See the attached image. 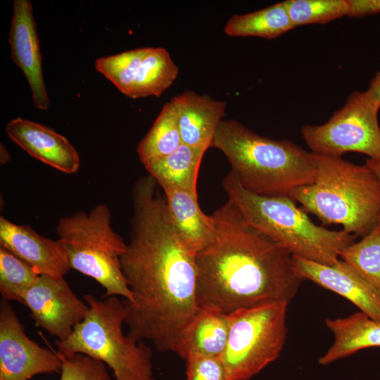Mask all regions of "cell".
<instances>
[{
    "label": "cell",
    "instance_id": "3",
    "mask_svg": "<svg viewBox=\"0 0 380 380\" xmlns=\"http://www.w3.org/2000/svg\"><path fill=\"white\" fill-rule=\"evenodd\" d=\"M211 147L225 155L241 185L258 195L289 196L315 180L311 152L290 140L260 136L234 120L220 122Z\"/></svg>",
    "mask_w": 380,
    "mask_h": 380
},
{
    "label": "cell",
    "instance_id": "12",
    "mask_svg": "<svg viewBox=\"0 0 380 380\" xmlns=\"http://www.w3.org/2000/svg\"><path fill=\"white\" fill-rule=\"evenodd\" d=\"M293 268L303 281L309 280L350 301L369 318L380 321V291L343 260L327 265L292 256Z\"/></svg>",
    "mask_w": 380,
    "mask_h": 380
},
{
    "label": "cell",
    "instance_id": "9",
    "mask_svg": "<svg viewBox=\"0 0 380 380\" xmlns=\"http://www.w3.org/2000/svg\"><path fill=\"white\" fill-rule=\"evenodd\" d=\"M96 70L131 99L159 96L179 73L177 65L163 47H143L100 57Z\"/></svg>",
    "mask_w": 380,
    "mask_h": 380
},
{
    "label": "cell",
    "instance_id": "20",
    "mask_svg": "<svg viewBox=\"0 0 380 380\" xmlns=\"http://www.w3.org/2000/svg\"><path fill=\"white\" fill-rule=\"evenodd\" d=\"M206 150L182 144L172 153L144 167L163 189L176 188L197 193V177Z\"/></svg>",
    "mask_w": 380,
    "mask_h": 380
},
{
    "label": "cell",
    "instance_id": "28",
    "mask_svg": "<svg viewBox=\"0 0 380 380\" xmlns=\"http://www.w3.org/2000/svg\"><path fill=\"white\" fill-rule=\"evenodd\" d=\"M348 16L360 18L380 13V0H348Z\"/></svg>",
    "mask_w": 380,
    "mask_h": 380
},
{
    "label": "cell",
    "instance_id": "5",
    "mask_svg": "<svg viewBox=\"0 0 380 380\" xmlns=\"http://www.w3.org/2000/svg\"><path fill=\"white\" fill-rule=\"evenodd\" d=\"M222 186L246 221L292 256L333 265L357 236L315 224L289 196H261L246 189L231 171Z\"/></svg>",
    "mask_w": 380,
    "mask_h": 380
},
{
    "label": "cell",
    "instance_id": "13",
    "mask_svg": "<svg viewBox=\"0 0 380 380\" xmlns=\"http://www.w3.org/2000/svg\"><path fill=\"white\" fill-rule=\"evenodd\" d=\"M13 61L23 71L30 85L35 106L42 110L49 107L44 83L39 40L28 0H15L8 35Z\"/></svg>",
    "mask_w": 380,
    "mask_h": 380
},
{
    "label": "cell",
    "instance_id": "2",
    "mask_svg": "<svg viewBox=\"0 0 380 380\" xmlns=\"http://www.w3.org/2000/svg\"><path fill=\"white\" fill-rule=\"evenodd\" d=\"M215 238L196 255L198 307L226 315L296 296L302 279L292 255L250 225L228 201L212 215Z\"/></svg>",
    "mask_w": 380,
    "mask_h": 380
},
{
    "label": "cell",
    "instance_id": "1",
    "mask_svg": "<svg viewBox=\"0 0 380 380\" xmlns=\"http://www.w3.org/2000/svg\"><path fill=\"white\" fill-rule=\"evenodd\" d=\"M132 300H123L127 336L150 341L177 355L185 332L200 308L196 255L165 217L137 224L120 258Z\"/></svg>",
    "mask_w": 380,
    "mask_h": 380
},
{
    "label": "cell",
    "instance_id": "23",
    "mask_svg": "<svg viewBox=\"0 0 380 380\" xmlns=\"http://www.w3.org/2000/svg\"><path fill=\"white\" fill-rule=\"evenodd\" d=\"M340 258L380 291V224L346 248Z\"/></svg>",
    "mask_w": 380,
    "mask_h": 380
},
{
    "label": "cell",
    "instance_id": "29",
    "mask_svg": "<svg viewBox=\"0 0 380 380\" xmlns=\"http://www.w3.org/2000/svg\"><path fill=\"white\" fill-rule=\"evenodd\" d=\"M366 91L380 106V70L371 81L369 88Z\"/></svg>",
    "mask_w": 380,
    "mask_h": 380
},
{
    "label": "cell",
    "instance_id": "15",
    "mask_svg": "<svg viewBox=\"0 0 380 380\" xmlns=\"http://www.w3.org/2000/svg\"><path fill=\"white\" fill-rule=\"evenodd\" d=\"M6 131L9 138L31 156L66 174L80 167L78 152L63 135L40 123L16 118Z\"/></svg>",
    "mask_w": 380,
    "mask_h": 380
},
{
    "label": "cell",
    "instance_id": "10",
    "mask_svg": "<svg viewBox=\"0 0 380 380\" xmlns=\"http://www.w3.org/2000/svg\"><path fill=\"white\" fill-rule=\"evenodd\" d=\"M57 353L41 347L25 333L8 301L0 303V380H28L40 374L58 373Z\"/></svg>",
    "mask_w": 380,
    "mask_h": 380
},
{
    "label": "cell",
    "instance_id": "26",
    "mask_svg": "<svg viewBox=\"0 0 380 380\" xmlns=\"http://www.w3.org/2000/svg\"><path fill=\"white\" fill-rule=\"evenodd\" d=\"M57 353L62 362L60 380H111L101 360L83 354L66 357Z\"/></svg>",
    "mask_w": 380,
    "mask_h": 380
},
{
    "label": "cell",
    "instance_id": "27",
    "mask_svg": "<svg viewBox=\"0 0 380 380\" xmlns=\"http://www.w3.org/2000/svg\"><path fill=\"white\" fill-rule=\"evenodd\" d=\"M185 361L186 380H229L220 357L193 355Z\"/></svg>",
    "mask_w": 380,
    "mask_h": 380
},
{
    "label": "cell",
    "instance_id": "6",
    "mask_svg": "<svg viewBox=\"0 0 380 380\" xmlns=\"http://www.w3.org/2000/svg\"><path fill=\"white\" fill-rule=\"evenodd\" d=\"M84 299L89 305L86 317L66 339L56 341L57 352L66 357L83 354L101 360L115 380H156L150 347L123 333L124 301L118 296L99 300L92 294Z\"/></svg>",
    "mask_w": 380,
    "mask_h": 380
},
{
    "label": "cell",
    "instance_id": "4",
    "mask_svg": "<svg viewBox=\"0 0 380 380\" xmlns=\"http://www.w3.org/2000/svg\"><path fill=\"white\" fill-rule=\"evenodd\" d=\"M315 182L291 191L289 196L322 226L340 224L362 238L380 221V181L365 164L356 165L338 156L312 153Z\"/></svg>",
    "mask_w": 380,
    "mask_h": 380
},
{
    "label": "cell",
    "instance_id": "11",
    "mask_svg": "<svg viewBox=\"0 0 380 380\" xmlns=\"http://www.w3.org/2000/svg\"><path fill=\"white\" fill-rule=\"evenodd\" d=\"M22 303L36 324L59 341L72 334L89 310L88 304L75 294L63 277L39 275L24 294Z\"/></svg>",
    "mask_w": 380,
    "mask_h": 380
},
{
    "label": "cell",
    "instance_id": "18",
    "mask_svg": "<svg viewBox=\"0 0 380 380\" xmlns=\"http://www.w3.org/2000/svg\"><path fill=\"white\" fill-rule=\"evenodd\" d=\"M332 331L334 343L319 359V364L327 365L356 352L372 347H380V321L357 312L342 318L325 319Z\"/></svg>",
    "mask_w": 380,
    "mask_h": 380
},
{
    "label": "cell",
    "instance_id": "7",
    "mask_svg": "<svg viewBox=\"0 0 380 380\" xmlns=\"http://www.w3.org/2000/svg\"><path fill=\"white\" fill-rule=\"evenodd\" d=\"M288 305L268 302L228 315V341L220 357L229 380H248L279 357L287 335Z\"/></svg>",
    "mask_w": 380,
    "mask_h": 380
},
{
    "label": "cell",
    "instance_id": "14",
    "mask_svg": "<svg viewBox=\"0 0 380 380\" xmlns=\"http://www.w3.org/2000/svg\"><path fill=\"white\" fill-rule=\"evenodd\" d=\"M0 246L34 268L40 275L61 277L70 270L63 243L0 217Z\"/></svg>",
    "mask_w": 380,
    "mask_h": 380
},
{
    "label": "cell",
    "instance_id": "31",
    "mask_svg": "<svg viewBox=\"0 0 380 380\" xmlns=\"http://www.w3.org/2000/svg\"><path fill=\"white\" fill-rule=\"evenodd\" d=\"M9 153L4 146L1 144V163H5L9 160Z\"/></svg>",
    "mask_w": 380,
    "mask_h": 380
},
{
    "label": "cell",
    "instance_id": "22",
    "mask_svg": "<svg viewBox=\"0 0 380 380\" xmlns=\"http://www.w3.org/2000/svg\"><path fill=\"white\" fill-rule=\"evenodd\" d=\"M182 144L177 113L170 101L163 106L151 128L139 143L137 153L145 166L172 153Z\"/></svg>",
    "mask_w": 380,
    "mask_h": 380
},
{
    "label": "cell",
    "instance_id": "16",
    "mask_svg": "<svg viewBox=\"0 0 380 380\" xmlns=\"http://www.w3.org/2000/svg\"><path fill=\"white\" fill-rule=\"evenodd\" d=\"M170 101L177 113L182 144L207 151L225 115L226 102L190 90Z\"/></svg>",
    "mask_w": 380,
    "mask_h": 380
},
{
    "label": "cell",
    "instance_id": "17",
    "mask_svg": "<svg viewBox=\"0 0 380 380\" xmlns=\"http://www.w3.org/2000/svg\"><path fill=\"white\" fill-rule=\"evenodd\" d=\"M170 222L178 236L193 253L208 246L215 238V223L198 203L197 193L176 189H163Z\"/></svg>",
    "mask_w": 380,
    "mask_h": 380
},
{
    "label": "cell",
    "instance_id": "19",
    "mask_svg": "<svg viewBox=\"0 0 380 380\" xmlns=\"http://www.w3.org/2000/svg\"><path fill=\"white\" fill-rule=\"evenodd\" d=\"M229 316L213 308H201L189 324L178 355L221 357L228 341Z\"/></svg>",
    "mask_w": 380,
    "mask_h": 380
},
{
    "label": "cell",
    "instance_id": "8",
    "mask_svg": "<svg viewBox=\"0 0 380 380\" xmlns=\"http://www.w3.org/2000/svg\"><path fill=\"white\" fill-rule=\"evenodd\" d=\"M379 109L367 91H355L324 124L303 126V139L314 154L341 157L356 152L379 159Z\"/></svg>",
    "mask_w": 380,
    "mask_h": 380
},
{
    "label": "cell",
    "instance_id": "25",
    "mask_svg": "<svg viewBox=\"0 0 380 380\" xmlns=\"http://www.w3.org/2000/svg\"><path fill=\"white\" fill-rule=\"evenodd\" d=\"M289 17L295 27L325 24L348 14V0H286Z\"/></svg>",
    "mask_w": 380,
    "mask_h": 380
},
{
    "label": "cell",
    "instance_id": "30",
    "mask_svg": "<svg viewBox=\"0 0 380 380\" xmlns=\"http://www.w3.org/2000/svg\"><path fill=\"white\" fill-rule=\"evenodd\" d=\"M368 166L376 175L379 180L380 181V158L379 159H371L367 158L365 163ZM380 224V221H379Z\"/></svg>",
    "mask_w": 380,
    "mask_h": 380
},
{
    "label": "cell",
    "instance_id": "24",
    "mask_svg": "<svg viewBox=\"0 0 380 380\" xmlns=\"http://www.w3.org/2000/svg\"><path fill=\"white\" fill-rule=\"evenodd\" d=\"M39 275L28 264L0 246V292L2 299L22 303L24 294Z\"/></svg>",
    "mask_w": 380,
    "mask_h": 380
},
{
    "label": "cell",
    "instance_id": "21",
    "mask_svg": "<svg viewBox=\"0 0 380 380\" xmlns=\"http://www.w3.org/2000/svg\"><path fill=\"white\" fill-rule=\"evenodd\" d=\"M284 1L245 14L234 15L224 31L232 37L274 39L294 28Z\"/></svg>",
    "mask_w": 380,
    "mask_h": 380
}]
</instances>
